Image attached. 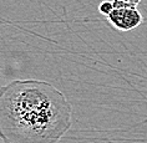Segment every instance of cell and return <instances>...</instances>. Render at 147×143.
I'll return each instance as SVG.
<instances>
[{"instance_id":"obj_1","label":"cell","mask_w":147,"mask_h":143,"mask_svg":"<svg viewBox=\"0 0 147 143\" xmlns=\"http://www.w3.org/2000/svg\"><path fill=\"white\" fill-rule=\"evenodd\" d=\"M72 124V106L42 80H14L0 89V139L4 143H57Z\"/></svg>"},{"instance_id":"obj_4","label":"cell","mask_w":147,"mask_h":143,"mask_svg":"<svg viewBox=\"0 0 147 143\" xmlns=\"http://www.w3.org/2000/svg\"><path fill=\"white\" fill-rule=\"evenodd\" d=\"M113 5H130V6H137L141 0H112Z\"/></svg>"},{"instance_id":"obj_3","label":"cell","mask_w":147,"mask_h":143,"mask_svg":"<svg viewBox=\"0 0 147 143\" xmlns=\"http://www.w3.org/2000/svg\"><path fill=\"white\" fill-rule=\"evenodd\" d=\"M113 10V1H109V0H105L102 1L100 5H98V11H100L102 15L107 16Z\"/></svg>"},{"instance_id":"obj_2","label":"cell","mask_w":147,"mask_h":143,"mask_svg":"<svg viewBox=\"0 0 147 143\" xmlns=\"http://www.w3.org/2000/svg\"><path fill=\"white\" fill-rule=\"evenodd\" d=\"M107 20L117 30L130 31L142 24L143 17L136 6L113 5V10L107 15Z\"/></svg>"}]
</instances>
